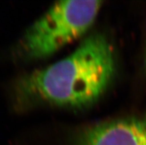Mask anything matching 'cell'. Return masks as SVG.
I'll return each mask as SVG.
<instances>
[{
    "label": "cell",
    "instance_id": "1",
    "mask_svg": "<svg viewBox=\"0 0 146 145\" xmlns=\"http://www.w3.org/2000/svg\"><path fill=\"white\" fill-rule=\"evenodd\" d=\"M115 72L112 44L102 33H92L68 56L21 77L15 85V96L22 104L80 108L100 99Z\"/></svg>",
    "mask_w": 146,
    "mask_h": 145
},
{
    "label": "cell",
    "instance_id": "2",
    "mask_svg": "<svg viewBox=\"0 0 146 145\" xmlns=\"http://www.w3.org/2000/svg\"><path fill=\"white\" fill-rule=\"evenodd\" d=\"M102 4L97 0L56 2L26 30L16 47V55L29 61L50 56L83 35Z\"/></svg>",
    "mask_w": 146,
    "mask_h": 145
},
{
    "label": "cell",
    "instance_id": "3",
    "mask_svg": "<svg viewBox=\"0 0 146 145\" xmlns=\"http://www.w3.org/2000/svg\"><path fill=\"white\" fill-rule=\"evenodd\" d=\"M76 145H146V116L88 127L78 135Z\"/></svg>",
    "mask_w": 146,
    "mask_h": 145
},
{
    "label": "cell",
    "instance_id": "4",
    "mask_svg": "<svg viewBox=\"0 0 146 145\" xmlns=\"http://www.w3.org/2000/svg\"><path fill=\"white\" fill-rule=\"evenodd\" d=\"M143 67H144L145 70V71H146V44H145V49L144 62H143Z\"/></svg>",
    "mask_w": 146,
    "mask_h": 145
}]
</instances>
